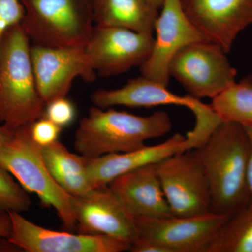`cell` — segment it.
Returning <instances> with one entry per match:
<instances>
[{
	"label": "cell",
	"instance_id": "1",
	"mask_svg": "<svg viewBox=\"0 0 252 252\" xmlns=\"http://www.w3.org/2000/svg\"><path fill=\"white\" fill-rule=\"evenodd\" d=\"M193 149L210 185L212 212L231 217L245 210L251 201L250 142L245 127L221 122L201 146Z\"/></svg>",
	"mask_w": 252,
	"mask_h": 252
},
{
	"label": "cell",
	"instance_id": "2",
	"mask_svg": "<svg viewBox=\"0 0 252 252\" xmlns=\"http://www.w3.org/2000/svg\"><path fill=\"white\" fill-rule=\"evenodd\" d=\"M172 126L170 116L162 111L140 117L94 106L79 122L74 147L88 158L131 152L144 147L147 140L166 135Z\"/></svg>",
	"mask_w": 252,
	"mask_h": 252
},
{
	"label": "cell",
	"instance_id": "3",
	"mask_svg": "<svg viewBox=\"0 0 252 252\" xmlns=\"http://www.w3.org/2000/svg\"><path fill=\"white\" fill-rule=\"evenodd\" d=\"M30 39L21 23L5 32L0 44V122L12 130L44 115L32 63Z\"/></svg>",
	"mask_w": 252,
	"mask_h": 252
},
{
	"label": "cell",
	"instance_id": "4",
	"mask_svg": "<svg viewBox=\"0 0 252 252\" xmlns=\"http://www.w3.org/2000/svg\"><path fill=\"white\" fill-rule=\"evenodd\" d=\"M0 167L14 176L28 193L35 194L44 205L53 207L68 231L76 229L71 195L50 174L41 147L32 137L31 124L14 130L11 138L0 146Z\"/></svg>",
	"mask_w": 252,
	"mask_h": 252
},
{
	"label": "cell",
	"instance_id": "5",
	"mask_svg": "<svg viewBox=\"0 0 252 252\" xmlns=\"http://www.w3.org/2000/svg\"><path fill=\"white\" fill-rule=\"evenodd\" d=\"M21 23L32 44L85 47L94 28V0H21Z\"/></svg>",
	"mask_w": 252,
	"mask_h": 252
},
{
	"label": "cell",
	"instance_id": "6",
	"mask_svg": "<svg viewBox=\"0 0 252 252\" xmlns=\"http://www.w3.org/2000/svg\"><path fill=\"white\" fill-rule=\"evenodd\" d=\"M170 77L195 98L213 99L235 82L237 71L220 46L205 40L186 46L170 62Z\"/></svg>",
	"mask_w": 252,
	"mask_h": 252
},
{
	"label": "cell",
	"instance_id": "7",
	"mask_svg": "<svg viewBox=\"0 0 252 252\" xmlns=\"http://www.w3.org/2000/svg\"><path fill=\"white\" fill-rule=\"evenodd\" d=\"M229 218L213 212L192 217H135L132 244L159 245L167 252H207Z\"/></svg>",
	"mask_w": 252,
	"mask_h": 252
},
{
	"label": "cell",
	"instance_id": "8",
	"mask_svg": "<svg viewBox=\"0 0 252 252\" xmlns=\"http://www.w3.org/2000/svg\"><path fill=\"white\" fill-rule=\"evenodd\" d=\"M157 166L173 216H196L212 212L210 185L193 149L173 154Z\"/></svg>",
	"mask_w": 252,
	"mask_h": 252
},
{
	"label": "cell",
	"instance_id": "9",
	"mask_svg": "<svg viewBox=\"0 0 252 252\" xmlns=\"http://www.w3.org/2000/svg\"><path fill=\"white\" fill-rule=\"evenodd\" d=\"M154 42L153 34L95 25L84 48L94 70L106 77L142 65Z\"/></svg>",
	"mask_w": 252,
	"mask_h": 252
},
{
	"label": "cell",
	"instance_id": "10",
	"mask_svg": "<svg viewBox=\"0 0 252 252\" xmlns=\"http://www.w3.org/2000/svg\"><path fill=\"white\" fill-rule=\"evenodd\" d=\"M160 9L154 28L157 37L140 72L142 77L167 86L174 56L186 46L207 39L186 14L182 0H163Z\"/></svg>",
	"mask_w": 252,
	"mask_h": 252
},
{
	"label": "cell",
	"instance_id": "11",
	"mask_svg": "<svg viewBox=\"0 0 252 252\" xmlns=\"http://www.w3.org/2000/svg\"><path fill=\"white\" fill-rule=\"evenodd\" d=\"M31 54L36 87L45 105L66 97L76 78L80 77L87 83L97 79V73L84 47L53 48L32 44Z\"/></svg>",
	"mask_w": 252,
	"mask_h": 252
},
{
	"label": "cell",
	"instance_id": "12",
	"mask_svg": "<svg viewBox=\"0 0 252 252\" xmlns=\"http://www.w3.org/2000/svg\"><path fill=\"white\" fill-rule=\"evenodd\" d=\"M11 233L8 241L28 252H122L131 243L102 235L74 234L36 225L16 212H8Z\"/></svg>",
	"mask_w": 252,
	"mask_h": 252
},
{
	"label": "cell",
	"instance_id": "13",
	"mask_svg": "<svg viewBox=\"0 0 252 252\" xmlns=\"http://www.w3.org/2000/svg\"><path fill=\"white\" fill-rule=\"evenodd\" d=\"M79 233L102 235L126 240L135 238V217L127 211L108 186L94 189L82 196L71 195Z\"/></svg>",
	"mask_w": 252,
	"mask_h": 252
},
{
	"label": "cell",
	"instance_id": "14",
	"mask_svg": "<svg viewBox=\"0 0 252 252\" xmlns=\"http://www.w3.org/2000/svg\"><path fill=\"white\" fill-rule=\"evenodd\" d=\"M189 19L207 40L228 53L241 32L252 26V0H182Z\"/></svg>",
	"mask_w": 252,
	"mask_h": 252
},
{
	"label": "cell",
	"instance_id": "15",
	"mask_svg": "<svg viewBox=\"0 0 252 252\" xmlns=\"http://www.w3.org/2000/svg\"><path fill=\"white\" fill-rule=\"evenodd\" d=\"M200 143L193 136L176 133L162 143L144 146L136 150L88 158V172L93 188L108 186L118 176L139 167L158 163L179 152L197 148Z\"/></svg>",
	"mask_w": 252,
	"mask_h": 252
},
{
	"label": "cell",
	"instance_id": "16",
	"mask_svg": "<svg viewBox=\"0 0 252 252\" xmlns=\"http://www.w3.org/2000/svg\"><path fill=\"white\" fill-rule=\"evenodd\" d=\"M108 187L134 217L173 216L162 190L157 163L118 176Z\"/></svg>",
	"mask_w": 252,
	"mask_h": 252
},
{
	"label": "cell",
	"instance_id": "17",
	"mask_svg": "<svg viewBox=\"0 0 252 252\" xmlns=\"http://www.w3.org/2000/svg\"><path fill=\"white\" fill-rule=\"evenodd\" d=\"M96 107L102 109L114 106L127 107H149L162 105H176L187 107L196 115L206 109L204 104L193 96H180L169 91L167 86L144 77L130 79L123 87L117 89H98L91 95Z\"/></svg>",
	"mask_w": 252,
	"mask_h": 252
},
{
	"label": "cell",
	"instance_id": "18",
	"mask_svg": "<svg viewBox=\"0 0 252 252\" xmlns=\"http://www.w3.org/2000/svg\"><path fill=\"white\" fill-rule=\"evenodd\" d=\"M158 10L146 0H94L95 25L153 34Z\"/></svg>",
	"mask_w": 252,
	"mask_h": 252
},
{
	"label": "cell",
	"instance_id": "19",
	"mask_svg": "<svg viewBox=\"0 0 252 252\" xmlns=\"http://www.w3.org/2000/svg\"><path fill=\"white\" fill-rule=\"evenodd\" d=\"M41 152L50 174L69 195L82 196L94 190L88 172V158L72 153L59 140L41 147Z\"/></svg>",
	"mask_w": 252,
	"mask_h": 252
},
{
	"label": "cell",
	"instance_id": "20",
	"mask_svg": "<svg viewBox=\"0 0 252 252\" xmlns=\"http://www.w3.org/2000/svg\"><path fill=\"white\" fill-rule=\"evenodd\" d=\"M210 105L222 122L252 127V77L235 81L212 99Z\"/></svg>",
	"mask_w": 252,
	"mask_h": 252
},
{
	"label": "cell",
	"instance_id": "21",
	"mask_svg": "<svg viewBox=\"0 0 252 252\" xmlns=\"http://www.w3.org/2000/svg\"><path fill=\"white\" fill-rule=\"evenodd\" d=\"M207 252H252V205L228 219Z\"/></svg>",
	"mask_w": 252,
	"mask_h": 252
},
{
	"label": "cell",
	"instance_id": "22",
	"mask_svg": "<svg viewBox=\"0 0 252 252\" xmlns=\"http://www.w3.org/2000/svg\"><path fill=\"white\" fill-rule=\"evenodd\" d=\"M31 205L28 192L15 182L9 172L0 167V210L22 213Z\"/></svg>",
	"mask_w": 252,
	"mask_h": 252
},
{
	"label": "cell",
	"instance_id": "23",
	"mask_svg": "<svg viewBox=\"0 0 252 252\" xmlns=\"http://www.w3.org/2000/svg\"><path fill=\"white\" fill-rule=\"evenodd\" d=\"M75 115L74 104L67 97H63L46 104L43 117L47 118L63 128L72 124Z\"/></svg>",
	"mask_w": 252,
	"mask_h": 252
},
{
	"label": "cell",
	"instance_id": "24",
	"mask_svg": "<svg viewBox=\"0 0 252 252\" xmlns=\"http://www.w3.org/2000/svg\"><path fill=\"white\" fill-rule=\"evenodd\" d=\"M25 9L21 0H0V44L8 29L22 22Z\"/></svg>",
	"mask_w": 252,
	"mask_h": 252
},
{
	"label": "cell",
	"instance_id": "25",
	"mask_svg": "<svg viewBox=\"0 0 252 252\" xmlns=\"http://www.w3.org/2000/svg\"><path fill=\"white\" fill-rule=\"evenodd\" d=\"M61 131L62 127L44 117L31 124L32 137L41 147H45L59 140Z\"/></svg>",
	"mask_w": 252,
	"mask_h": 252
},
{
	"label": "cell",
	"instance_id": "26",
	"mask_svg": "<svg viewBox=\"0 0 252 252\" xmlns=\"http://www.w3.org/2000/svg\"><path fill=\"white\" fill-rule=\"evenodd\" d=\"M11 228V220L9 213L8 212L0 210V238H9Z\"/></svg>",
	"mask_w": 252,
	"mask_h": 252
},
{
	"label": "cell",
	"instance_id": "27",
	"mask_svg": "<svg viewBox=\"0 0 252 252\" xmlns=\"http://www.w3.org/2000/svg\"><path fill=\"white\" fill-rule=\"evenodd\" d=\"M248 133L249 140L250 142V154L248 164V182L250 187V194H251V201L250 205H252V127H244Z\"/></svg>",
	"mask_w": 252,
	"mask_h": 252
},
{
	"label": "cell",
	"instance_id": "28",
	"mask_svg": "<svg viewBox=\"0 0 252 252\" xmlns=\"http://www.w3.org/2000/svg\"><path fill=\"white\" fill-rule=\"evenodd\" d=\"M14 130L3 124L2 126H0V146L11 138Z\"/></svg>",
	"mask_w": 252,
	"mask_h": 252
},
{
	"label": "cell",
	"instance_id": "29",
	"mask_svg": "<svg viewBox=\"0 0 252 252\" xmlns=\"http://www.w3.org/2000/svg\"><path fill=\"white\" fill-rule=\"evenodd\" d=\"M146 1L158 10L161 9L163 4V0H146Z\"/></svg>",
	"mask_w": 252,
	"mask_h": 252
}]
</instances>
